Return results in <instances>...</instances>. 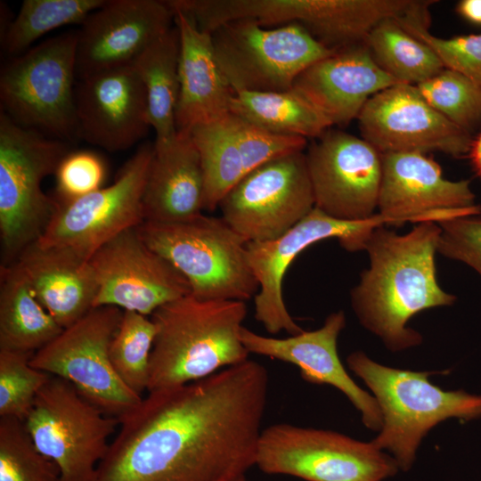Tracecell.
I'll return each mask as SVG.
<instances>
[{
    "label": "cell",
    "mask_w": 481,
    "mask_h": 481,
    "mask_svg": "<svg viewBox=\"0 0 481 481\" xmlns=\"http://www.w3.org/2000/svg\"><path fill=\"white\" fill-rule=\"evenodd\" d=\"M266 368L249 360L149 392L118 419L94 481H234L256 466L268 398Z\"/></svg>",
    "instance_id": "1"
},
{
    "label": "cell",
    "mask_w": 481,
    "mask_h": 481,
    "mask_svg": "<svg viewBox=\"0 0 481 481\" xmlns=\"http://www.w3.org/2000/svg\"><path fill=\"white\" fill-rule=\"evenodd\" d=\"M440 232L436 222L415 224L404 234L383 225L365 243L369 266L350 291L351 306L362 326L392 352L422 342L420 333L407 326L415 314L456 301L436 278Z\"/></svg>",
    "instance_id": "2"
},
{
    "label": "cell",
    "mask_w": 481,
    "mask_h": 481,
    "mask_svg": "<svg viewBox=\"0 0 481 481\" xmlns=\"http://www.w3.org/2000/svg\"><path fill=\"white\" fill-rule=\"evenodd\" d=\"M247 314L244 301L192 294L155 310L147 391L197 381L247 361L249 352L240 337Z\"/></svg>",
    "instance_id": "3"
},
{
    "label": "cell",
    "mask_w": 481,
    "mask_h": 481,
    "mask_svg": "<svg viewBox=\"0 0 481 481\" xmlns=\"http://www.w3.org/2000/svg\"><path fill=\"white\" fill-rule=\"evenodd\" d=\"M348 368L373 393L381 412L382 427L371 443L387 451L399 470L412 469L422 438L450 418L469 421L481 418V395L463 389L443 390L429 377L448 371H413L379 364L363 352L346 358Z\"/></svg>",
    "instance_id": "4"
},
{
    "label": "cell",
    "mask_w": 481,
    "mask_h": 481,
    "mask_svg": "<svg viewBox=\"0 0 481 481\" xmlns=\"http://www.w3.org/2000/svg\"><path fill=\"white\" fill-rule=\"evenodd\" d=\"M69 152L65 141L24 127L0 111L1 266L41 238L58 200L42 188Z\"/></svg>",
    "instance_id": "5"
},
{
    "label": "cell",
    "mask_w": 481,
    "mask_h": 481,
    "mask_svg": "<svg viewBox=\"0 0 481 481\" xmlns=\"http://www.w3.org/2000/svg\"><path fill=\"white\" fill-rule=\"evenodd\" d=\"M137 228L147 245L185 277L197 298L245 302L258 292L248 242L222 217L201 213L182 222H143Z\"/></svg>",
    "instance_id": "6"
},
{
    "label": "cell",
    "mask_w": 481,
    "mask_h": 481,
    "mask_svg": "<svg viewBox=\"0 0 481 481\" xmlns=\"http://www.w3.org/2000/svg\"><path fill=\"white\" fill-rule=\"evenodd\" d=\"M77 31L43 41L0 74L1 110L17 124L69 142L78 138L76 90Z\"/></svg>",
    "instance_id": "7"
},
{
    "label": "cell",
    "mask_w": 481,
    "mask_h": 481,
    "mask_svg": "<svg viewBox=\"0 0 481 481\" xmlns=\"http://www.w3.org/2000/svg\"><path fill=\"white\" fill-rule=\"evenodd\" d=\"M210 35L217 63L233 94L291 90L306 69L335 52L297 24L268 28L240 19Z\"/></svg>",
    "instance_id": "8"
},
{
    "label": "cell",
    "mask_w": 481,
    "mask_h": 481,
    "mask_svg": "<svg viewBox=\"0 0 481 481\" xmlns=\"http://www.w3.org/2000/svg\"><path fill=\"white\" fill-rule=\"evenodd\" d=\"M256 466L306 481H383L399 471L391 455L371 442L287 423L262 430Z\"/></svg>",
    "instance_id": "9"
},
{
    "label": "cell",
    "mask_w": 481,
    "mask_h": 481,
    "mask_svg": "<svg viewBox=\"0 0 481 481\" xmlns=\"http://www.w3.org/2000/svg\"><path fill=\"white\" fill-rule=\"evenodd\" d=\"M40 452L59 468V481H94L119 420L105 415L69 381L53 376L23 421Z\"/></svg>",
    "instance_id": "10"
},
{
    "label": "cell",
    "mask_w": 481,
    "mask_h": 481,
    "mask_svg": "<svg viewBox=\"0 0 481 481\" xmlns=\"http://www.w3.org/2000/svg\"><path fill=\"white\" fill-rule=\"evenodd\" d=\"M122 314L117 306L94 307L37 351L30 365L69 381L105 415L119 419L143 399L119 379L110 358Z\"/></svg>",
    "instance_id": "11"
},
{
    "label": "cell",
    "mask_w": 481,
    "mask_h": 481,
    "mask_svg": "<svg viewBox=\"0 0 481 481\" xmlns=\"http://www.w3.org/2000/svg\"><path fill=\"white\" fill-rule=\"evenodd\" d=\"M222 218L247 242L275 240L314 208L304 151L273 159L247 174L219 204Z\"/></svg>",
    "instance_id": "12"
},
{
    "label": "cell",
    "mask_w": 481,
    "mask_h": 481,
    "mask_svg": "<svg viewBox=\"0 0 481 481\" xmlns=\"http://www.w3.org/2000/svg\"><path fill=\"white\" fill-rule=\"evenodd\" d=\"M154 144H143L109 186L60 201L41 244L66 247L90 259L103 244L144 222L143 198ZM57 200V199H56Z\"/></svg>",
    "instance_id": "13"
},
{
    "label": "cell",
    "mask_w": 481,
    "mask_h": 481,
    "mask_svg": "<svg viewBox=\"0 0 481 481\" xmlns=\"http://www.w3.org/2000/svg\"><path fill=\"white\" fill-rule=\"evenodd\" d=\"M388 220L376 213L363 221H341L314 208L281 237L265 242H248L249 265L258 282L254 297L255 318L270 334L296 335L302 328L289 314L282 294L286 271L306 248L328 239H337L349 252L363 250L371 232Z\"/></svg>",
    "instance_id": "14"
},
{
    "label": "cell",
    "mask_w": 481,
    "mask_h": 481,
    "mask_svg": "<svg viewBox=\"0 0 481 481\" xmlns=\"http://www.w3.org/2000/svg\"><path fill=\"white\" fill-rule=\"evenodd\" d=\"M314 208L341 221H363L378 209L381 153L363 138L326 130L306 152Z\"/></svg>",
    "instance_id": "15"
},
{
    "label": "cell",
    "mask_w": 481,
    "mask_h": 481,
    "mask_svg": "<svg viewBox=\"0 0 481 481\" xmlns=\"http://www.w3.org/2000/svg\"><path fill=\"white\" fill-rule=\"evenodd\" d=\"M137 227L112 238L90 257L98 285L94 307L112 306L151 316L191 294L185 277L147 245Z\"/></svg>",
    "instance_id": "16"
},
{
    "label": "cell",
    "mask_w": 481,
    "mask_h": 481,
    "mask_svg": "<svg viewBox=\"0 0 481 481\" xmlns=\"http://www.w3.org/2000/svg\"><path fill=\"white\" fill-rule=\"evenodd\" d=\"M357 118L362 138L381 154L438 151L458 158L469 154L474 143L412 85L396 84L372 95Z\"/></svg>",
    "instance_id": "17"
},
{
    "label": "cell",
    "mask_w": 481,
    "mask_h": 481,
    "mask_svg": "<svg viewBox=\"0 0 481 481\" xmlns=\"http://www.w3.org/2000/svg\"><path fill=\"white\" fill-rule=\"evenodd\" d=\"M379 214L389 225L436 222L481 215L469 180L451 181L420 152L382 153Z\"/></svg>",
    "instance_id": "18"
},
{
    "label": "cell",
    "mask_w": 481,
    "mask_h": 481,
    "mask_svg": "<svg viewBox=\"0 0 481 481\" xmlns=\"http://www.w3.org/2000/svg\"><path fill=\"white\" fill-rule=\"evenodd\" d=\"M189 133L202 163L203 210L210 212L219 208L228 192L250 171L306 146L305 138L269 133L231 111Z\"/></svg>",
    "instance_id": "19"
},
{
    "label": "cell",
    "mask_w": 481,
    "mask_h": 481,
    "mask_svg": "<svg viewBox=\"0 0 481 481\" xmlns=\"http://www.w3.org/2000/svg\"><path fill=\"white\" fill-rule=\"evenodd\" d=\"M173 20L167 1H106L77 31V74L84 78L131 64L172 28Z\"/></svg>",
    "instance_id": "20"
},
{
    "label": "cell",
    "mask_w": 481,
    "mask_h": 481,
    "mask_svg": "<svg viewBox=\"0 0 481 481\" xmlns=\"http://www.w3.org/2000/svg\"><path fill=\"white\" fill-rule=\"evenodd\" d=\"M76 111L78 138L110 151L130 148L151 127L145 90L131 64L81 78Z\"/></svg>",
    "instance_id": "21"
},
{
    "label": "cell",
    "mask_w": 481,
    "mask_h": 481,
    "mask_svg": "<svg viewBox=\"0 0 481 481\" xmlns=\"http://www.w3.org/2000/svg\"><path fill=\"white\" fill-rule=\"evenodd\" d=\"M345 325V314L338 311L330 314L321 328L288 338L265 337L245 327L240 337L249 354L294 364L306 381L330 385L341 391L361 412L365 427L379 431L382 416L375 397L352 379L338 354V338Z\"/></svg>",
    "instance_id": "22"
},
{
    "label": "cell",
    "mask_w": 481,
    "mask_h": 481,
    "mask_svg": "<svg viewBox=\"0 0 481 481\" xmlns=\"http://www.w3.org/2000/svg\"><path fill=\"white\" fill-rule=\"evenodd\" d=\"M396 84L400 83L376 63L364 44H359L309 66L291 90L332 126L349 123L372 95Z\"/></svg>",
    "instance_id": "23"
},
{
    "label": "cell",
    "mask_w": 481,
    "mask_h": 481,
    "mask_svg": "<svg viewBox=\"0 0 481 481\" xmlns=\"http://www.w3.org/2000/svg\"><path fill=\"white\" fill-rule=\"evenodd\" d=\"M173 12L180 38L175 126L190 132L230 112L233 92L217 63L211 35L181 11Z\"/></svg>",
    "instance_id": "24"
},
{
    "label": "cell",
    "mask_w": 481,
    "mask_h": 481,
    "mask_svg": "<svg viewBox=\"0 0 481 481\" xmlns=\"http://www.w3.org/2000/svg\"><path fill=\"white\" fill-rule=\"evenodd\" d=\"M37 298L64 329L94 308L98 285L89 259L66 247L29 245L15 261Z\"/></svg>",
    "instance_id": "25"
},
{
    "label": "cell",
    "mask_w": 481,
    "mask_h": 481,
    "mask_svg": "<svg viewBox=\"0 0 481 481\" xmlns=\"http://www.w3.org/2000/svg\"><path fill=\"white\" fill-rule=\"evenodd\" d=\"M154 144L145 184L144 222L175 223L203 210L204 174L200 152L189 132Z\"/></svg>",
    "instance_id": "26"
},
{
    "label": "cell",
    "mask_w": 481,
    "mask_h": 481,
    "mask_svg": "<svg viewBox=\"0 0 481 481\" xmlns=\"http://www.w3.org/2000/svg\"><path fill=\"white\" fill-rule=\"evenodd\" d=\"M63 328L37 298L20 266H0V349L35 354Z\"/></svg>",
    "instance_id": "27"
},
{
    "label": "cell",
    "mask_w": 481,
    "mask_h": 481,
    "mask_svg": "<svg viewBox=\"0 0 481 481\" xmlns=\"http://www.w3.org/2000/svg\"><path fill=\"white\" fill-rule=\"evenodd\" d=\"M180 38L176 26L149 45L131 63L145 90L155 144L170 142L177 134L175 110L179 93Z\"/></svg>",
    "instance_id": "28"
},
{
    "label": "cell",
    "mask_w": 481,
    "mask_h": 481,
    "mask_svg": "<svg viewBox=\"0 0 481 481\" xmlns=\"http://www.w3.org/2000/svg\"><path fill=\"white\" fill-rule=\"evenodd\" d=\"M230 111L269 133L318 138L330 124L293 90L233 94Z\"/></svg>",
    "instance_id": "29"
},
{
    "label": "cell",
    "mask_w": 481,
    "mask_h": 481,
    "mask_svg": "<svg viewBox=\"0 0 481 481\" xmlns=\"http://www.w3.org/2000/svg\"><path fill=\"white\" fill-rule=\"evenodd\" d=\"M376 63L400 84L417 86L444 69L435 52L397 19L376 26L363 42Z\"/></svg>",
    "instance_id": "30"
},
{
    "label": "cell",
    "mask_w": 481,
    "mask_h": 481,
    "mask_svg": "<svg viewBox=\"0 0 481 481\" xmlns=\"http://www.w3.org/2000/svg\"><path fill=\"white\" fill-rule=\"evenodd\" d=\"M106 0H25L20 12L4 31V49L22 53L49 31L80 23Z\"/></svg>",
    "instance_id": "31"
},
{
    "label": "cell",
    "mask_w": 481,
    "mask_h": 481,
    "mask_svg": "<svg viewBox=\"0 0 481 481\" xmlns=\"http://www.w3.org/2000/svg\"><path fill=\"white\" fill-rule=\"evenodd\" d=\"M156 327L151 317L134 311H123L111 340V364L124 384L142 396L148 389L150 358Z\"/></svg>",
    "instance_id": "32"
},
{
    "label": "cell",
    "mask_w": 481,
    "mask_h": 481,
    "mask_svg": "<svg viewBox=\"0 0 481 481\" xmlns=\"http://www.w3.org/2000/svg\"><path fill=\"white\" fill-rule=\"evenodd\" d=\"M59 480V468L38 451L24 422L0 417V481Z\"/></svg>",
    "instance_id": "33"
},
{
    "label": "cell",
    "mask_w": 481,
    "mask_h": 481,
    "mask_svg": "<svg viewBox=\"0 0 481 481\" xmlns=\"http://www.w3.org/2000/svg\"><path fill=\"white\" fill-rule=\"evenodd\" d=\"M416 87L432 108L461 129L469 132L481 121V88L465 76L444 68Z\"/></svg>",
    "instance_id": "34"
},
{
    "label": "cell",
    "mask_w": 481,
    "mask_h": 481,
    "mask_svg": "<svg viewBox=\"0 0 481 481\" xmlns=\"http://www.w3.org/2000/svg\"><path fill=\"white\" fill-rule=\"evenodd\" d=\"M34 354L0 349V417L25 420L52 375L30 365Z\"/></svg>",
    "instance_id": "35"
},
{
    "label": "cell",
    "mask_w": 481,
    "mask_h": 481,
    "mask_svg": "<svg viewBox=\"0 0 481 481\" xmlns=\"http://www.w3.org/2000/svg\"><path fill=\"white\" fill-rule=\"evenodd\" d=\"M411 35L428 45L444 68L454 70L481 88V34L443 38L428 30L427 17L397 19Z\"/></svg>",
    "instance_id": "36"
},
{
    "label": "cell",
    "mask_w": 481,
    "mask_h": 481,
    "mask_svg": "<svg viewBox=\"0 0 481 481\" xmlns=\"http://www.w3.org/2000/svg\"><path fill=\"white\" fill-rule=\"evenodd\" d=\"M54 175L57 200H72L101 189L106 167L93 151H69L60 162Z\"/></svg>",
    "instance_id": "37"
},
{
    "label": "cell",
    "mask_w": 481,
    "mask_h": 481,
    "mask_svg": "<svg viewBox=\"0 0 481 481\" xmlns=\"http://www.w3.org/2000/svg\"><path fill=\"white\" fill-rule=\"evenodd\" d=\"M437 253L462 262L481 276V216H460L437 223Z\"/></svg>",
    "instance_id": "38"
},
{
    "label": "cell",
    "mask_w": 481,
    "mask_h": 481,
    "mask_svg": "<svg viewBox=\"0 0 481 481\" xmlns=\"http://www.w3.org/2000/svg\"><path fill=\"white\" fill-rule=\"evenodd\" d=\"M456 10L464 20L481 25V0H462L458 4Z\"/></svg>",
    "instance_id": "39"
},
{
    "label": "cell",
    "mask_w": 481,
    "mask_h": 481,
    "mask_svg": "<svg viewBox=\"0 0 481 481\" xmlns=\"http://www.w3.org/2000/svg\"><path fill=\"white\" fill-rule=\"evenodd\" d=\"M469 155L474 169L481 177V134L478 138L474 141Z\"/></svg>",
    "instance_id": "40"
},
{
    "label": "cell",
    "mask_w": 481,
    "mask_h": 481,
    "mask_svg": "<svg viewBox=\"0 0 481 481\" xmlns=\"http://www.w3.org/2000/svg\"><path fill=\"white\" fill-rule=\"evenodd\" d=\"M234 481H249L246 478V476H242L237 479H235Z\"/></svg>",
    "instance_id": "41"
}]
</instances>
